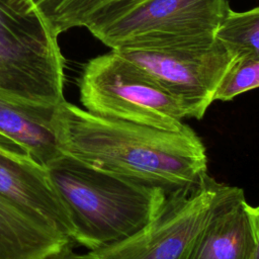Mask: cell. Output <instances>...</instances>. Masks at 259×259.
Here are the masks:
<instances>
[{
  "label": "cell",
  "instance_id": "cell-1",
  "mask_svg": "<svg viewBox=\"0 0 259 259\" xmlns=\"http://www.w3.org/2000/svg\"><path fill=\"white\" fill-rule=\"evenodd\" d=\"M53 131L64 155L168 192L207 175L205 147L187 124L163 131L99 116L66 100L57 107Z\"/></svg>",
  "mask_w": 259,
  "mask_h": 259
},
{
  "label": "cell",
  "instance_id": "cell-2",
  "mask_svg": "<svg viewBox=\"0 0 259 259\" xmlns=\"http://www.w3.org/2000/svg\"><path fill=\"white\" fill-rule=\"evenodd\" d=\"M74 226V242L89 251L139 231L162 207L166 189L92 168L62 154L46 168Z\"/></svg>",
  "mask_w": 259,
  "mask_h": 259
},
{
  "label": "cell",
  "instance_id": "cell-3",
  "mask_svg": "<svg viewBox=\"0 0 259 259\" xmlns=\"http://www.w3.org/2000/svg\"><path fill=\"white\" fill-rule=\"evenodd\" d=\"M59 35L31 0H0V94L23 103L66 101Z\"/></svg>",
  "mask_w": 259,
  "mask_h": 259
},
{
  "label": "cell",
  "instance_id": "cell-4",
  "mask_svg": "<svg viewBox=\"0 0 259 259\" xmlns=\"http://www.w3.org/2000/svg\"><path fill=\"white\" fill-rule=\"evenodd\" d=\"M78 88L84 109L96 115L170 132L186 125L182 104L116 50L90 59L82 69Z\"/></svg>",
  "mask_w": 259,
  "mask_h": 259
},
{
  "label": "cell",
  "instance_id": "cell-5",
  "mask_svg": "<svg viewBox=\"0 0 259 259\" xmlns=\"http://www.w3.org/2000/svg\"><path fill=\"white\" fill-rule=\"evenodd\" d=\"M239 187L204 176L168 194L159 211L127 238L86 253L88 259H185L197 235Z\"/></svg>",
  "mask_w": 259,
  "mask_h": 259
},
{
  "label": "cell",
  "instance_id": "cell-6",
  "mask_svg": "<svg viewBox=\"0 0 259 259\" xmlns=\"http://www.w3.org/2000/svg\"><path fill=\"white\" fill-rule=\"evenodd\" d=\"M230 9L228 0H143L91 34L110 50L207 46Z\"/></svg>",
  "mask_w": 259,
  "mask_h": 259
},
{
  "label": "cell",
  "instance_id": "cell-7",
  "mask_svg": "<svg viewBox=\"0 0 259 259\" xmlns=\"http://www.w3.org/2000/svg\"><path fill=\"white\" fill-rule=\"evenodd\" d=\"M145 69L185 109L201 119L234 57L217 39L207 46L167 50H116Z\"/></svg>",
  "mask_w": 259,
  "mask_h": 259
},
{
  "label": "cell",
  "instance_id": "cell-8",
  "mask_svg": "<svg viewBox=\"0 0 259 259\" xmlns=\"http://www.w3.org/2000/svg\"><path fill=\"white\" fill-rule=\"evenodd\" d=\"M0 195L75 243V230L68 210L46 169L37 163L0 154Z\"/></svg>",
  "mask_w": 259,
  "mask_h": 259
},
{
  "label": "cell",
  "instance_id": "cell-9",
  "mask_svg": "<svg viewBox=\"0 0 259 259\" xmlns=\"http://www.w3.org/2000/svg\"><path fill=\"white\" fill-rule=\"evenodd\" d=\"M255 244L252 205L243 192L208 221L185 259H253Z\"/></svg>",
  "mask_w": 259,
  "mask_h": 259
},
{
  "label": "cell",
  "instance_id": "cell-10",
  "mask_svg": "<svg viewBox=\"0 0 259 259\" xmlns=\"http://www.w3.org/2000/svg\"><path fill=\"white\" fill-rule=\"evenodd\" d=\"M58 106L23 103L0 94V134L24 147L46 168L63 154L53 131Z\"/></svg>",
  "mask_w": 259,
  "mask_h": 259
},
{
  "label": "cell",
  "instance_id": "cell-11",
  "mask_svg": "<svg viewBox=\"0 0 259 259\" xmlns=\"http://www.w3.org/2000/svg\"><path fill=\"white\" fill-rule=\"evenodd\" d=\"M69 243L0 195V259H45Z\"/></svg>",
  "mask_w": 259,
  "mask_h": 259
},
{
  "label": "cell",
  "instance_id": "cell-12",
  "mask_svg": "<svg viewBox=\"0 0 259 259\" xmlns=\"http://www.w3.org/2000/svg\"><path fill=\"white\" fill-rule=\"evenodd\" d=\"M56 34L85 27L90 33L143 0H31Z\"/></svg>",
  "mask_w": 259,
  "mask_h": 259
},
{
  "label": "cell",
  "instance_id": "cell-13",
  "mask_svg": "<svg viewBox=\"0 0 259 259\" xmlns=\"http://www.w3.org/2000/svg\"><path fill=\"white\" fill-rule=\"evenodd\" d=\"M215 39L235 59H259V6L242 12L230 9Z\"/></svg>",
  "mask_w": 259,
  "mask_h": 259
},
{
  "label": "cell",
  "instance_id": "cell-14",
  "mask_svg": "<svg viewBox=\"0 0 259 259\" xmlns=\"http://www.w3.org/2000/svg\"><path fill=\"white\" fill-rule=\"evenodd\" d=\"M259 87V59H234L221 81L214 101H229Z\"/></svg>",
  "mask_w": 259,
  "mask_h": 259
},
{
  "label": "cell",
  "instance_id": "cell-15",
  "mask_svg": "<svg viewBox=\"0 0 259 259\" xmlns=\"http://www.w3.org/2000/svg\"><path fill=\"white\" fill-rule=\"evenodd\" d=\"M74 243H69L58 252L48 256L45 259H88L86 254H80L74 250Z\"/></svg>",
  "mask_w": 259,
  "mask_h": 259
},
{
  "label": "cell",
  "instance_id": "cell-16",
  "mask_svg": "<svg viewBox=\"0 0 259 259\" xmlns=\"http://www.w3.org/2000/svg\"><path fill=\"white\" fill-rule=\"evenodd\" d=\"M252 210H253L255 231H256V244H255L253 259H259V205L252 206Z\"/></svg>",
  "mask_w": 259,
  "mask_h": 259
}]
</instances>
